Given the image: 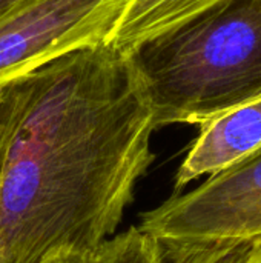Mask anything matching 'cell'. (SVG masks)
Returning <instances> with one entry per match:
<instances>
[{"label": "cell", "mask_w": 261, "mask_h": 263, "mask_svg": "<svg viewBox=\"0 0 261 263\" xmlns=\"http://www.w3.org/2000/svg\"><path fill=\"white\" fill-rule=\"evenodd\" d=\"M154 129L142 80L111 43L28 72L0 179V263L94 256L154 159Z\"/></svg>", "instance_id": "obj_1"}, {"label": "cell", "mask_w": 261, "mask_h": 263, "mask_svg": "<svg viewBox=\"0 0 261 263\" xmlns=\"http://www.w3.org/2000/svg\"><path fill=\"white\" fill-rule=\"evenodd\" d=\"M128 55L155 129L202 125L261 97V0H225Z\"/></svg>", "instance_id": "obj_2"}, {"label": "cell", "mask_w": 261, "mask_h": 263, "mask_svg": "<svg viewBox=\"0 0 261 263\" xmlns=\"http://www.w3.org/2000/svg\"><path fill=\"white\" fill-rule=\"evenodd\" d=\"M138 228L163 250L261 237V151L177 193L146 213Z\"/></svg>", "instance_id": "obj_3"}, {"label": "cell", "mask_w": 261, "mask_h": 263, "mask_svg": "<svg viewBox=\"0 0 261 263\" xmlns=\"http://www.w3.org/2000/svg\"><path fill=\"white\" fill-rule=\"evenodd\" d=\"M129 0H23L0 18V83L109 43Z\"/></svg>", "instance_id": "obj_4"}, {"label": "cell", "mask_w": 261, "mask_h": 263, "mask_svg": "<svg viewBox=\"0 0 261 263\" xmlns=\"http://www.w3.org/2000/svg\"><path fill=\"white\" fill-rule=\"evenodd\" d=\"M261 151V97L220 112L200 133L175 174V193L202 176H214Z\"/></svg>", "instance_id": "obj_5"}, {"label": "cell", "mask_w": 261, "mask_h": 263, "mask_svg": "<svg viewBox=\"0 0 261 263\" xmlns=\"http://www.w3.org/2000/svg\"><path fill=\"white\" fill-rule=\"evenodd\" d=\"M225 0H129L109 43L128 54L137 45L163 34Z\"/></svg>", "instance_id": "obj_6"}, {"label": "cell", "mask_w": 261, "mask_h": 263, "mask_svg": "<svg viewBox=\"0 0 261 263\" xmlns=\"http://www.w3.org/2000/svg\"><path fill=\"white\" fill-rule=\"evenodd\" d=\"M94 259L95 263H168L162 245L138 227L108 239Z\"/></svg>", "instance_id": "obj_7"}, {"label": "cell", "mask_w": 261, "mask_h": 263, "mask_svg": "<svg viewBox=\"0 0 261 263\" xmlns=\"http://www.w3.org/2000/svg\"><path fill=\"white\" fill-rule=\"evenodd\" d=\"M163 254L168 263H257L261 259V237L163 250Z\"/></svg>", "instance_id": "obj_8"}, {"label": "cell", "mask_w": 261, "mask_h": 263, "mask_svg": "<svg viewBox=\"0 0 261 263\" xmlns=\"http://www.w3.org/2000/svg\"><path fill=\"white\" fill-rule=\"evenodd\" d=\"M28 88V74L0 83V179L6 146Z\"/></svg>", "instance_id": "obj_9"}, {"label": "cell", "mask_w": 261, "mask_h": 263, "mask_svg": "<svg viewBox=\"0 0 261 263\" xmlns=\"http://www.w3.org/2000/svg\"><path fill=\"white\" fill-rule=\"evenodd\" d=\"M43 263H95V259L94 256H83V254H62Z\"/></svg>", "instance_id": "obj_10"}, {"label": "cell", "mask_w": 261, "mask_h": 263, "mask_svg": "<svg viewBox=\"0 0 261 263\" xmlns=\"http://www.w3.org/2000/svg\"><path fill=\"white\" fill-rule=\"evenodd\" d=\"M23 0H0V18L5 17L11 9H14Z\"/></svg>", "instance_id": "obj_11"}, {"label": "cell", "mask_w": 261, "mask_h": 263, "mask_svg": "<svg viewBox=\"0 0 261 263\" xmlns=\"http://www.w3.org/2000/svg\"><path fill=\"white\" fill-rule=\"evenodd\" d=\"M257 263H261V259H260V260H258V262H257Z\"/></svg>", "instance_id": "obj_12"}]
</instances>
